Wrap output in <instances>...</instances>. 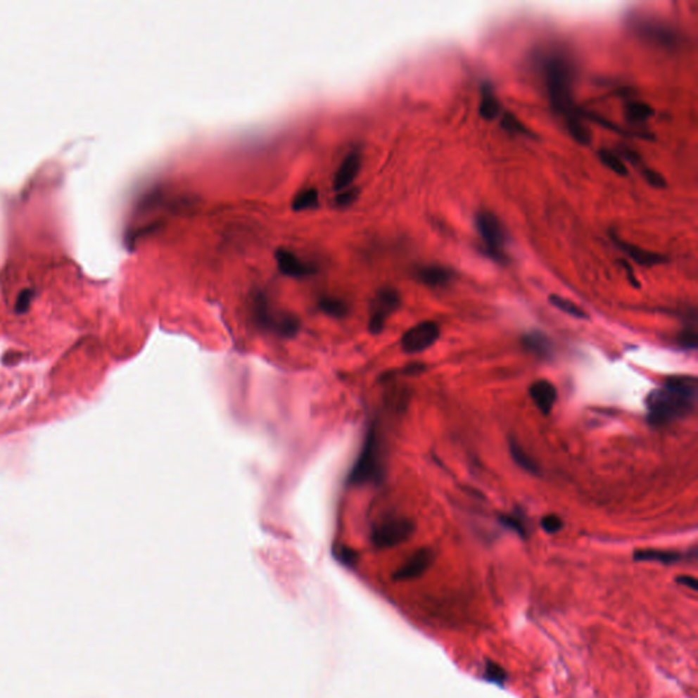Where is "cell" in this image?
<instances>
[{
    "instance_id": "10",
    "label": "cell",
    "mask_w": 698,
    "mask_h": 698,
    "mask_svg": "<svg viewBox=\"0 0 698 698\" xmlns=\"http://www.w3.org/2000/svg\"><path fill=\"white\" fill-rule=\"evenodd\" d=\"M436 561V552L431 548H419L407 558L393 573L394 581H411L421 577Z\"/></svg>"
},
{
    "instance_id": "5",
    "label": "cell",
    "mask_w": 698,
    "mask_h": 698,
    "mask_svg": "<svg viewBox=\"0 0 698 698\" xmlns=\"http://www.w3.org/2000/svg\"><path fill=\"white\" fill-rule=\"evenodd\" d=\"M629 29L642 43L660 49H674L679 44V33L675 27L654 15H634L629 21Z\"/></svg>"
},
{
    "instance_id": "15",
    "label": "cell",
    "mask_w": 698,
    "mask_h": 698,
    "mask_svg": "<svg viewBox=\"0 0 698 698\" xmlns=\"http://www.w3.org/2000/svg\"><path fill=\"white\" fill-rule=\"evenodd\" d=\"M529 395L542 414H551L557 401V389L550 381L539 379L533 382L529 386Z\"/></svg>"
},
{
    "instance_id": "6",
    "label": "cell",
    "mask_w": 698,
    "mask_h": 698,
    "mask_svg": "<svg viewBox=\"0 0 698 698\" xmlns=\"http://www.w3.org/2000/svg\"><path fill=\"white\" fill-rule=\"evenodd\" d=\"M475 228L481 241V250L490 260L507 261V236L501 220L490 210H479L475 216Z\"/></svg>"
},
{
    "instance_id": "25",
    "label": "cell",
    "mask_w": 698,
    "mask_h": 698,
    "mask_svg": "<svg viewBox=\"0 0 698 698\" xmlns=\"http://www.w3.org/2000/svg\"><path fill=\"white\" fill-rule=\"evenodd\" d=\"M550 303L570 317H574L578 319H588L589 318L588 314L580 305H576L574 302L569 300L566 298H562L559 295H551Z\"/></svg>"
},
{
    "instance_id": "30",
    "label": "cell",
    "mask_w": 698,
    "mask_h": 698,
    "mask_svg": "<svg viewBox=\"0 0 698 698\" xmlns=\"http://www.w3.org/2000/svg\"><path fill=\"white\" fill-rule=\"evenodd\" d=\"M336 557L341 564H344L347 566H355L359 561V554L347 545H340L336 550Z\"/></svg>"
},
{
    "instance_id": "32",
    "label": "cell",
    "mask_w": 698,
    "mask_h": 698,
    "mask_svg": "<svg viewBox=\"0 0 698 698\" xmlns=\"http://www.w3.org/2000/svg\"><path fill=\"white\" fill-rule=\"evenodd\" d=\"M641 172H642V177L647 180V183L649 186H652L654 189H666L667 187V182H666L664 176L659 174L652 168H642Z\"/></svg>"
},
{
    "instance_id": "4",
    "label": "cell",
    "mask_w": 698,
    "mask_h": 698,
    "mask_svg": "<svg viewBox=\"0 0 698 698\" xmlns=\"http://www.w3.org/2000/svg\"><path fill=\"white\" fill-rule=\"evenodd\" d=\"M251 317L258 329L281 338H292L300 330V319L295 314L274 308L261 292L253 298Z\"/></svg>"
},
{
    "instance_id": "24",
    "label": "cell",
    "mask_w": 698,
    "mask_h": 698,
    "mask_svg": "<svg viewBox=\"0 0 698 698\" xmlns=\"http://www.w3.org/2000/svg\"><path fill=\"white\" fill-rule=\"evenodd\" d=\"M597 157L602 161V164L612 171L614 174H619V176L628 174V167L618 153L612 152L610 149H602L597 153Z\"/></svg>"
},
{
    "instance_id": "12",
    "label": "cell",
    "mask_w": 698,
    "mask_h": 698,
    "mask_svg": "<svg viewBox=\"0 0 698 698\" xmlns=\"http://www.w3.org/2000/svg\"><path fill=\"white\" fill-rule=\"evenodd\" d=\"M611 239L626 257H629L634 263H637L640 266L654 267V266H659V265H663L667 262L666 255L654 253L651 250H647V248H642L637 244H633L626 240L621 239L619 236H616L614 234L611 235Z\"/></svg>"
},
{
    "instance_id": "16",
    "label": "cell",
    "mask_w": 698,
    "mask_h": 698,
    "mask_svg": "<svg viewBox=\"0 0 698 698\" xmlns=\"http://www.w3.org/2000/svg\"><path fill=\"white\" fill-rule=\"evenodd\" d=\"M501 101L495 94L494 87L490 84H483L480 87L479 115L486 122H494L502 115Z\"/></svg>"
},
{
    "instance_id": "8",
    "label": "cell",
    "mask_w": 698,
    "mask_h": 698,
    "mask_svg": "<svg viewBox=\"0 0 698 698\" xmlns=\"http://www.w3.org/2000/svg\"><path fill=\"white\" fill-rule=\"evenodd\" d=\"M400 305L401 296L395 288H381L371 302L369 318V330L371 334L382 333L388 319L400 308Z\"/></svg>"
},
{
    "instance_id": "2",
    "label": "cell",
    "mask_w": 698,
    "mask_h": 698,
    "mask_svg": "<svg viewBox=\"0 0 698 698\" xmlns=\"http://www.w3.org/2000/svg\"><path fill=\"white\" fill-rule=\"evenodd\" d=\"M697 378L693 375H673L664 385L647 397L648 420L654 427L667 426L694 412L697 404Z\"/></svg>"
},
{
    "instance_id": "26",
    "label": "cell",
    "mask_w": 698,
    "mask_h": 698,
    "mask_svg": "<svg viewBox=\"0 0 698 698\" xmlns=\"http://www.w3.org/2000/svg\"><path fill=\"white\" fill-rule=\"evenodd\" d=\"M498 520L503 526L516 532L521 539H528L529 529H528V525L525 523L523 516H520L517 513H503V514H500Z\"/></svg>"
},
{
    "instance_id": "23",
    "label": "cell",
    "mask_w": 698,
    "mask_h": 698,
    "mask_svg": "<svg viewBox=\"0 0 698 698\" xmlns=\"http://www.w3.org/2000/svg\"><path fill=\"white\" fill-rule=\"evenodd\" d=\"M500 125H501L503 130L512 134V135L532 137L531 130L512 112H507V110L502 112V115L500 116Z\"/></svg>"
},
{
    "instance_id": "3",
    "label": "cell",
    "mask_w": 698,
    "mask_h": 698,
    "mask_svg": "<svg viewBox=\"0 0 698 698\" xmlns=\"http://www.w3.org/2000/svg\"><path fill=\"white\" fill-rule=\"evenodd\" d=\"M386 475L382 442L376 424H371L360 452L349 471L348 483L353 487L379 486Z\"/></svg>"
},
{
    "instance_id": "20",
    "label": "cell",
    "mask_w": 698,
    "mask_h": 698,
    "mask_svg": "<svg viewBox=\"0 0 698 698\" xmlns=\"http://www.w3.org/2000/svg\"><path fill=\"white\" fill-rule=\"evenodd\" d=\"M318 308L330 318H344L349 312V305L344 299L326 295L318 299Z\"/></svg>"
},
{
    "instance_id": "1",
    "label": "cell",
    "mask_w": 698,
    "mask_h": 698,
    "mask_svg": "<svg viewBox=\"0 0 698 698\" xmlns=\"http://www.w3.org/2000/svg\"><path fill=\"white\" fill-rule=\"evenodd\" d=\"M545 91L552 110L562 118L570 137L581 146H588L592 135L574 104V65L566 55L552 52L542 63Z\"/></svg>"
},
{
    "instance_id": "9",
    "label": "cell",
    "mask_w": 698,
    "mask_h": 698,
    "mask_svg": "<svg viewBox=\"0 0 698 698\" xmlns=\"http://www.w3.org/2000/svg\"><path fill=\"white\" fill-rule=\"evenodd\" d=\"M440 330L439 325L434 321H423L417 325L408 329L401 337V349L408 353L414 355L420 353L426 349L433 347L436 340L439 338Z\"/></svg>"
},
{
    "instance_id": "18",
    "label": "cell",
    "mask_w": 698,
    "mask_h": 698,
    "mask_svg": "<svg viewBox=\"0 0 698 698\" xmlns=\"http://www.w3.org/2000/svg\"><path fill=\"white\" fill-rule=\"evenodd\" d=\"M523 347L532 355L540 359H550L552 356V343L542 331H531L523 337Z\"/></svg>"
},
{
    "instance_id": "34",
    "label": "cell",
    "mask_w": 698,
    "mask_h": 698,
    "mask_svg": "<svg viewBox=\"0 0 698 698\" xmlns=\"http://www.w3.org/2000/svg\"><path fill=\"white\" fill-rule=\"evenodd\" d=\"M675 581L678 584L683 585V587H687V588L692 589V590H697L698 583L696 577H692V576H678Z\"/></svg>"
},
{
    "instance_id": "29",
    "label": "cell",
    "mask_w": 698,
    "mask_h": 698,
    "mask_svg": "<svg viewBox=\"0 0 698 698\" xmlns=\"http://www.w3.org/2000/svg\"><path fill=\"white\" fill-rule=\"evenodd\" d=\"M679 345L685 349H696L698 344L697 329L694 326H686L679 334Z\"/></svg>"
},
{
    "instance_id": "33",
    "label": "cell",
    "mask_w": 698,
    "mask_h": 698,
    "mask_svg": "<svg viewBox=\"0 0 698 698\" xmlns=\"http://www.w3.org/2000/svg\"><path fill=\"white\" fill-rule=\"evenodd\" d=\"M357 196H359V190L355 189V187H349V189L344 190V191L337 193V196H336L334 202H336V205L338 208H347V206H350L356 201Z\"/></svg>"
},
{
    "instance_id": "14",
    "label": "cell",
    "mask_w": 698,
    "mask_h": 698,
    "mask_svg": "<svg viewBox=\"0 0 698 698\" xmlns=\"http://www.w3.org/2000/svg\"><path fill=\"white\" fill-rule=\"evenodd\" d=\"M416 279L429 288H445L455 280V272L442 265H426L416 270Z\"/></svg>"
},
{
    "instance_id": "11",
    "label": "cell",
    "mask_w": 698,
    "mask_h": 698,
    "mask_svg": "<svg viewBox=\"0 0 698 698\" xmlns=\"http://www.w3.org/2000/svg\"><path fill=\"white\" fill-rule=\"evenodd\" d=\"M279 270L291 279H305L317 273V267L299 258L293 251L279 248L274 254Z\"/></svg>"
},
{
    "instance_id": "17",
    "label": "cell",
    "mask_w": 698,
    "mask_h": 698,
    "mask_svg": "<svg viewBox=\"0 0 698 698\" xmlns=\"http://www.w3.org/2000/svg\"><path fill=\"white\" fill-rule=\"evenodd\" d=\"M633 558L637 562H659L663 565H674L683 561L686 557L678 551L645 548V550H637Z\"/></svg>"
},
{
    "instance_id": "27",
    "label": "cell",
    "mask_w": 698,
    "mask_h": 698,
    "mask_svg": "<svg viewBox=\"0 0 698 698\" xmlns=\"http://www.w3.org/2000/svg\"><path fill=\"white\" fill-rule=\"evenodd\" d=\"M483 679H486L487 682L495 683L500 687H503L506 680H507V674H506L505 668L498 663H495L493 660H487L486 666H484V671H483Z\"/></svg>"
},
{
    "instance_id": "7",
    "label": "cell",
    "mask_w": 698,
    "mask_h": 698,
    "mask_svg": "<svg viewBox=\"0 0 698 698\" xmlns=\"http://www.w3.org/2000/svg\"><path fill=\"white\" fill-rule=\"evenodd\" d=\"M414 533V523L407 517H386L371 528L370 540L378 550H388L408 542Z\"/></svg>"
},
{
    "instance_id": "31",
    "label": "cell",
    "mask_w": 698,
    "mask_h": 698,
    "mask_svg": "<svg viewBox=\"0 0 698 698\" xmlns=\"http://www.w3.org/2000/svg\"><path fill=\"white\" fill-rule=\"evenodd\" d=\"M540 526H542V529L545 531V533L554 535V533L559 532L564 528V521L557 514H547V516H545L542 519Z\"/></svg>"
},
{
    "instance_id": "22",
    "label": "cell",
    "mask_w": 698,
    "mask_h": 698,
    "mask_svg": "<svg viewBox=\"0 0 698 698\" xmlns=\"http://www.w3.org/2000/svg\"><path fill=\"white\" fill-rule=\"evenodd\" d=\"M319 205V194L318 190L314 187H308L302 191H299L296 196H293L291 208L295 212H305L318 208Z\"/></svg>"
},
{
    "instance_id": "19",
    "label": "cell",
    "mask_w": 698,
    "mask_h": 698,
    "mask_svg": "<svg viewBox=\"0 0 698 698\" xmlns=\"http://www.w3.org/2000/svg\"><path fill=\"white\" fill-rule=\"evenodd\" d=\"M654 115V109L645 101L629 100L623 106L625 119L634 126L645 125Z\"/></svg>"
},
{
    "instance_id": "21",
    "label": "cell",
    "mask_w": 698,
    "mask_h": 698,
    "mask_svg": "<svg viewBox=\"0 0 698 698\" xmlns=\"http://www.w3.org/2000/svg\"><path fill=\"white\" fill-rule=\"evenodd\" d=\"M509 453H510V457L513 458V461L521 469H524L525 472H528L531 475H538L539 474V469H538L536 462L528 456V453L517 443L516 439H510V442H509Z\"/></svg>"
},
{
    "instance_id": "13",
    "label": "cell",
    "mask_w": 698,
    "mask_h": 698,
    "mask_svg": "<svg viewBox=\"0 0 698 698\" xmlns=\"http://www.w3.org/2000/svg\"><path fill=\"white\" fill-rule=\"evenodd\" d=\"M362 163H363V156L359 151H352L344 157L333 177V190L336 193L344 191L350 187V184L355 182V179L360 172Z\"/></svg>"
},
{
    "instance_id": "28",
    "label": "cell",
    "mask_w": 698,
    "mask_h": 698,
    "mask_svg": "<svg viewBox=\"0 0 698 698\" xmlns=\"http://www.w3.org/2000/svg\"><path fill=\"white\" fill-rule=\"evenodd\" d=\"M426 370V366L423 363H411L408 366H405L404 369L401 370L389 371L383 375H381V381H388V379H392L393 376L395 375H405V376H416L419 374H421L423 371Z\"/></svg>"
}]
</instances>
